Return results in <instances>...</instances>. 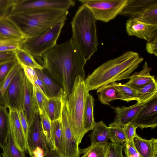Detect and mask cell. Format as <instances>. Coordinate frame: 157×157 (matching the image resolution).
<instances>
[{
    "label": "cell",
    "mask_w": 157,
    "mask_h": 157,
    "mask_svg": "<svg viewBox=\"0 0 157 157\" xmlns=\"http://www.w3.org/2000/svg\"><path fill=\"white\" fill-rule=\"evenodd\" d=\"M39 116L37 113H35L33 121L29 126L26 144L27 151L30 156L37 147H41L45 152L49 149L41 129Z\"/></svg>",
    "instance_id": "obj_13"
},
{
    "label": "cell",
    "mask_w": 157,
    "mask_h": 157,
    "mask_svg": "<svg viewBox=\"0 0 157 157\" xmlns=\"http://www.w3.org/2000/svg\"><path fill=\"white\" fill-rule=\"evenodd\" d=\"M143 60L138 53L132 51L109 60L95 69L84 80L86 88L89 91L96 90L117 81L129 79Z\"/></svg>",
    "instance_id": "obj_2"
},
{
    "label": "cell",
    "mask_w": 157,
    "mask_h": 157,
    "mask_svg": "<svg viewBox=\"0 0 157 157\" xmlns=\"http://www.w3.org/2000/svg\"><path fill=\"white\" fill-rule=\"evenodd\" d=\"M90 10L82 5L74 16L71 24V38L74 44L87 61L97 51L98 44L96 23Z\"/></svg>",
    "instance_id": "obj_3"
},
{
    "label": "cell",
    "mask_w": 157,
    "mask_h": 157,
    "mask_svg": "<svg viewBox=\"0 0 157 157\" xmlns=\"http://www.w3.org/2000/svg\"><path fill=\"white\" fill-rule=\"evenodd\" d=\"M33 86V101L35 113L39 115L44 111V102L48 98L34 83Z\"/></svg>",
    "instance_id": "obj_31"
},
{
    "label": "cell",
    "mask_w": 157,
    "mask_h": 157,
    "mask_svg": "<svg viewBox=\"0 0 157 157\" xmlns=\"http://www.w3.org/2000/svg\"><path fill=\"white\" fill-rule=\"evenodd\" d=\"M2 149L3 157H26L25 152L20 150L16 146L10 131L7 141Z\"/></svg>",
    "instance_id": "obj_30"
},
{
    "label": "cell",
    "mask_w": 157,
    "mask_h": 157,
    "mask_svg": "<svg viewBox=\"0 0 157 157\" xmlns=\"http://www.w3.org/2000/svg\"><path fill=\"white\" fill-rule=\"evenodd\" d=\"M137 103L144 104L157 96V82L156 80L137 89Z\"/></svg>",
    "instance_id": "obj_27"
},
{
    "label": "cell",
    "mask_w": 157,
    "mask_h": 157,
    "mask_svg": "<svg viewBox=\"0 0 157 157\" xmlns=\"http://www.w3.org/2000/svg\"><path fill=\"white\" fill-rule=\"evenodd\" d=\"M19 70L12 79L4 95L5 106L9 110H23L24 88L22 74Z\"/></svg>",
    "instance_id": "obj_10"
},
{
    "label": "cell",
    "mask_w": 157,
    "mask_h": 157,
    "mask_svg": "<svg viewBox=\"0 0 157 157\" xmlns=\"http://www.w3.org/2000/svg\"><path fill=\"white\" fill-rule=\"evenodd\" d=\"M34 83L47 96L44 84L41 79L38 77Z\"/></svg>",
    "instance_id": "obj_50"
},
{
    "label": "cell",
    "mask_w": 157,
    "mask_h": 157,
    "mask_svg": "<svg viewBox=\"0 0 157 157\" xmlns=\"http://www.w3.org/2000/svg\"><path fill=\"white\" fill-rule=\"evenodd\" d=\"M22 74L24 88V111L29 126L33 121L35 113L33 101V86L26 77L23 69Z\"/></svg>",
    "instance_id": "obj_19"
},
{
    "label": "cell",
    "mask_w": 157,
    "mask_h": 157,
    "mask_svg": "<svg viewBox=\"0 0 157 157\" xmlns=\"http://www.w3.org/2000/svg\"><path fill=\"white\" fill-rule=\"evenodd\" d=\"M0 157H1V156L0 154Z\"/></svg>",
    "instance_id": "obj_52"
},
{
    "label": "cell",
    "mask_w": 157,
    "mask_h": 157,
    "mask_svg": "<svg viewBox=\"0 0 157 157\" xmlns=\"http://www.w3.org/2000/svg\"><path fill=\"white\" fill-rule=\"evenodd\" d=\"M155 5H157V0H127L119 14L130 18H136Z\"/></svg>",
    "instance_id": "obj_16"
},
{
    "label": "cell",
    "mask_w": 157,
    "mask_h": 157,
    "mask_svg": "<svg viewBox=\"0 0 157 157\" xmlns=\"http://www.w3.org/2000/svg\"><path fill=\"white\" fill-rule=\"evenodd\" d=\"M92 131L89 136L91 144L108 143L109 128L102 121L96 122Z\"/></svg>",
    "instance_id": "obj_24"
},
{
    "label": "cell",
    "mask_w": 157,
    "mask_h": 157,
    "mask_svg": "<svg viewBox=\"0 0 157 157\" xmlns=\"http://www.w3.org/2000/svg\"><path fill=\"white\" fill-rule=\"evenodd\" d=\"M0 37L19 40L27 39L9 16L0 18Z\"/></svg>",
    "instance_id": "obj_18"
},
{
    "label": "cell",
    "mask_w": 157,
    "mask_h": 157,
    "mask_svg": "<svg viewBox=\"0 0 157 157\" xmlns=\"http://www.w3.org/2000/svg\"><path fill=\"white\" fill-rule=\"evenodd\" d=\"M132 123L141 129L157 126V96L146 103Z\"/></svg>",
    "instance_id": "obj_11"
},
{
    "label": "cell",
    "mask_w": 157,
    "mask_h": 157,
    "mask_svg": "<svg viewBox=\"0 0 157 157\" xmlns=\"http://www.w3.org/2000/svg\"><path fill=\"white\" fill-rule=\"evenodd\" d=\"M126 29L129 36H135L147 41L157 36V25L138 18H130L126 21Z\"/></svg>",
    "instance_id": "obj_12"
},
{
    "label": "cell",
    "mask_w": 157,
    "mask_h": 157,
    "mask_svg": "<svg viewBox=\"0 0 157 157\" xmlns=\"http://www.w3.org/2000/svg\"><path fill=\"white\" fill-rule=\"evenodd\" d=\"M38 76L41 79L48 98L56 96L62 88L47 72L45 70L35 69Z\"/></svg>",
    "instance_id": "obj_23"
},
{
    "label": "cell",
    "mask_w": 157,
    "mask_h": 157,
    "mask_svg": "<svg viewBox=\"0 0 157 157\" xmlns=\"http://www.w3.org/2000/svg\"><path fill=\"white\" fill-rule=\"evenodd\" d=\"M109 148V143L93 144L82 149L83 155L81 157H106Z\"/></svg>",
    "instance_id": "obj_29"
},
{
    "label": "cell",
    "mask_w": 157,
    "mask_h": 157,
    "mask_svg": "<svg viewBox=\"0 0 157 157\" xmlns=\"http://www.w3.org/2000/svg\"><path fill=\"white\" fill-rule=\"evenodd\" d=\"M114 87L119 91L123 97V101L129 102L137 100V90L125 84L114 82L112 83Z\"/></svg>",
    "instance_id": "obj_33"
},
{
    "label": "cell",
    "mask_w": 157,
    "mask_h": 157,
    "mask_svg": "<svg viewBox=\"0 0 157 157\" xmlns=\"http://www.w3.org/2000/svg\"><path fill=\"white\" fill-rule=\"evenodd\" d=\"M146 49L148 53L157 56V36L147 41Z\"/></svg>",
    "instance_id": "obj_46"
},
{
    "label": "cell",
    "mask_w": 157,
    "mask_h": 157,
    "mask_svg": "<svg viewBox=\"0 0 157 157\" xmlns=\"http://www.w3.org/2000/svg\"><path fill=\"white\" fill-rule=\"evenodd\" d=\"M7 108L0 105V147L2 148L6 143L10 131L9 112Z\"/></svg>",
    "instance_id": "obj_25"
},
{
    "label": "cell",
    "mask_w": 157,
    "mask_h": 157,
    "mask_svg": "<svg viewBox=\"0 0 157 157\" xmlns=\"http://www.w3.org/2000/svg\"><path fill=\"white\" fill-rule=\"evenodd\" d=\"M89 91L84 79L77 76L71 93L65 102L70 125L79 145L87 132L84 128L83 116L86 100Z\"/></svg>",
    "instance_id": "obj_5"
},
{
    "label": "cell",
    "mask_w": 157,
    "mask_h": 157,
    "mask_svg": "<svg viewBox=\"0 0 157 157\" xmlns=\"http://www.w3.org/2000/svg\"><path fill=\"white\" fill-rule=\"evenodd\" d=\"M42 66L63 90L67 98L71 93L76 77L84 79L86 61L71 38L56 44L41 56Z\"/></svg>",
    "instance_id": "obj_1"
},
{
    "label": "cell",
    "mask_w": 157,
    "mask_h": 157,
    "mask_svg": "<svg viewBox=\"0 0 157 157\" xmlns=\"http://www.w3.org/2000/svg\"><path fill=\"white\" fill-rule=\"evenodd\" d=\"M68 12L66 10L48 9L9 16L28 39L40 35L59 22L66 21Z\"/></svg>",
    "instance_id": "obj_4"
},
{
    "label": "cell",
    "mask_w": 157,
    "mask_h": 157,
    "mask_svg": "<svg viewBox=\"0 0 157 157\" xmlns=\"http://www.w3.org/2000/svg\"><path fill=\"white\" fill-rule=\"evenodd\" d=\"M22 68L25 75L28 79L33 84L38 78L35 69L32 67L23 64H19Z\"/></svg>",
    "instance_id": "obj_43"
},
{
    "label": "cell",
    "mask_w": 157,
    "mask_h": 157,
    "mask_svg": "<svg viewBox=\"0 0 157 157\" xmlns=\"http://www.w3.org/2000/svg\"><path fill=\"white\" fill-rule=\"evenodd\" d=\"M65 20L57 23L48 30L36 36L26 39L21 48L35 57H41L56 45Z\"/></svg>",
    "instance_id": "obj_6"
},
{
    "label": "cell",
    "mask_w": 157,
    "mask_h": 157,
    "mask_svg": "<svg viewBox=\"0 0 157 157\" xmlns=\"http://www.w3.org/2000/svg\"><path fill=\"white\" fill-rule=\"evenodd\" d=\"M91 11L96 20L108 22L119 14L127 0H80Z\"/></svg>",
    "instance_id": "obj_8"
},
{
    "label": "cell",
    "mask_w": 157,
    "mask_h": 157,
    "mask_svg": "<svg viewBox=\"0 0 157 157\" xmlns=\"http://www.w3.org/2000/svg\"><path fill=\"white\" fill-rule=\"evenodd\" d=\"M20 67L21 66L18 63L17 64L11 71L4 82L0 86V105H5L4 99L5 94L12 79Z\"/></svg>",
    "instance_id": "obj_38"
},
{
    "label": "cell",
    "mask_w": 157,
    "mask_h": 157,
    "mask_svg": "<svg viewBox=\"0 0 157 157\" xmlns=\"http://www.w3.org/2000/svg\"><path fill=\"white\" fill-rule=\"evenodd\" d=\"M122 144L109 143V148L106 157H124L123 154Z\"/></svg>",
    "instance_id": "obj_40"
},
{
    "label": "cell",
    "mask_w": 157,
    "mask_h": 157,
    "mask_svg": "<svg viewBox=\"0 0 157 157\" xmlns=\"http://www.w3.org/2000/svg\"><path fill=\"white\" fill-rule=\"evenodd\" d=\"M18 111L19 119L24 134L26 142V139L29 126L23 110H20Z\"/></svg>",
    "instance_id": "obj_45"
},
{
    "label": "cell",
    "mask_w": 157,
    "mask_h": 157,
    "mask_svg": "<svg viewBox=\"0 0 157 157\" xmlns=\"http://www.w3.org/2000/svg\"><path fill=\"white\" fill-rule=\"evenodd\" d=\"M152 157H157V154H155Z\"/></svg>",
    "instance_id": "obj_51"
},
{
    "label": "cell",
    "mask_w": 157,
    "mask_h": 157,
    "mask_svg": "<svg viewBox=\"0 0 157 157\" xmlns=\"http://www.w3.org/2000/svg\"><path fill=\"white\" fill-rule=\"evenodd\" d=\"M62 133L61 118L51 122V143L52 150H56Z\"/></svg>",
    "instance_id": "obj_34"
},
{
    "label": "cell",
    "mask_w": 157,
    "mask_h": 157,
    "mask_svg": "<svg viewBox=\"0 0 157 157\" xmlns=\"http://www.w3.org/2000/svg\"><path fill=\"white\" fill-rule=\"evenodd\" d=\"M25 40H10L0 37V52L15 51L21 47L23 43Z\"/></svg>",
    "instance_id": "obj_36"
},
{
    "label": "cell",
    "mask_w": 157,
    "mask_h": 157,
    "mask_svg": "<svg viewBox=\"0 0 157 157\" xmlns=\"http://www.w3.org/2000/svg\"><path fill=\"white\" fill-rule=\"evenodd\" d=\"M94 103L93 97L89 94L86 100L83 116L84 128L87 132L93 130L96 123L94 117Z\"/></svg>",
    "instance_id": "obj_26"
},
{
    "label": "cell",
    "mask_w": 157,
    "mask_h": 157,
    "mask_svg": "<svg viewBox=\"0 0 157 157\" xmlns=\"http://www.w3.org/2000/svg\"><path fill=\"white\" fill-rule=\"evenodd\" d=\"M123 126L113 122L109 124V139L112 142L117 144H122L126 141Z\"/></svg>",
    "instance_id": "obj_32"
},
{
    "label": "cell",
    "mask_w": 157,
    "mask_h": 157,
    "mask_svg": "<svg viewBox=\"0 0 157 157\" xmlns=\"http://www.w3.org/2000/svg\"><path fill=\"white\" fill-rule=\"evenodd\" d=\"M10 131L16 146L25 152L27 151L26 139L19 119L18 111L9 110Z\"/></svg>",
    "instance_id": "obj_15"
},
{
    "label": "cell",
    "mask_w": 157,
    "mask_h": 157,
    "mask_svg": "<svg viewBox=\"0 0 157 157\" xmlns=\"http://www.w3.org/2000/svg\"><path fill=\"white\" fill-rule=\"evenodd\" d=\"M99 100L104 105H110V103L117 100L123 101V97L112 83L102 86L97 89Z\"/></svg>",
    "instance_id": "obj_22"
},
{
    "label": "cell",
    "mask_w": 157,
    "mask_h": 157,
    "mask_svg": "<svg viewBox=\"0 0 157 157\" xmlns=\"http://www.w3.org/2000/svg\"><path fill=\"white\" fill-rule=\"evenodd\" d=\"M67 98L61 88L56 96L48 98L45 101L44 110L51 122L61 118L63 106Z\"/></svg>",
    "instance_id": "obj_14"
},
{
    "label": "cell",
    "mask_w": 157,
    "mask_h": 157,
    "mask_svg": "<svg viewBox=\"0 0 157 157\" xmlns=\"http://www.w3.org/2000/svg\"><path fill=\"white\" fill-rule=\"evenodd\" d=\"M18 63L15 59L0 64V86L4 82L11 71Z\"/></svg>",
    "instance_id": "obj_37"
},
{
    "label": "cell",
    "mask_w": 157,
    "mask_h": 157,
    "mask_svg": "<svg viewBox=\"0 0 157 157\" xmlns=\"http://www.w3.org/2000/svg\"><path fill=\"white\" fill-rule=\"evenodd\" d=\"M65 102L63 106L61 117L62 133L56 151L60 157H79L82 154V149L79 147L70 127Z\"/></svg>",
    "instance_id": "obj_9"
},
{
    "label": "cell",
    "mask_w": 157,
    "mask_h": 157,
    "mask_svg": "<svg viewBox=\"0 0 157 157\" xmlns=\"http://www.w3.org/2000/svg\"><path fill=\"white\" fill-rule=\"evenodd\" d=\"M44 151L40 147H37L33 151L31 157H43Z\"/></svg>",
    "instance_id": "obj_48"
},
{
    "label": "cell",
    "mask_w": 157,
    "mask_h": 157,
    "mask_svg": "<svg viewBox=\"0 0 157 157\" xmlns=\"http://www.w3.org/2000/svg\"><path fill=\"white\" fill-rule=\"evenodd\" d=\"M40 127L45 138L47 145L51 150V122L50 121L45 111L39 115Z\"/></svg>",
    "instance_id": "obj_35"
},
{
    "label": "cell",
    "mask_w": 157,
    "mask_h": 157,
    "mask_svg": "<svg viewBox=\"0 0 157 157\" xmlns=\"http://www.w3.org/2000/svg\"><path fill=\"white\" fill-rule=\"evenodd\" d=\"M122 145L125 157H141L135 147L133 140L126 141Z\"/></svg>",
    "instance_id": "obj_42"
},
{
    "label": "cell",
    "mask_w": 157,
    "mask_h": 157,
    "mask_svg": "<svg viewBox=\"0 0 157 157\" xmlns=\"http://www.w3.org/2000/svg\"><path fill=\"white\" fill-rule=\"evenodd\" d=\"M135 147L141 157H152L157 154V139L147 140L137 134L133 139Z\"/></svg>",
    "instance_id": "obj_21"
},
{
    "label": "cell",
    "mask_w": 157,
    "mask_h": 157,
    "mask_svg": "<svg viewBox=\"0 0 157 157\" xmlns=\"http://www.w3.org/2000/svg\"><path fill=\"white\" fill-rule=\"evenodd\" d=\"M73 0H16L9 15L29 13L48 9L68 10L75 5Z\"/></svg>",
    "instance_id": "obj_7"
},
{
    "label": "cell",
    "mask_w": 157,
    "mask_h": 157,
    "mask_svg": "<svg viewBox=\"0 0 157 157\" xmlns=\"http://www.w3.org/2000/svg\"><path fill=\"white\" fill-rule=\"evenodd\" d=\"M15 59L14 51L0 52V64Z\"/></svg>",
    "instance_id": "obj_47"
},
{
    "label": "cell",
    "mask_w": 157,
    "mask_h": 157,
    "mask_svg": "<svg viewBox=\"0 0 157 157\" xmlns=\"http://www.w3.org/2000/svg\"><path fill=\"white\" fill-rule=\"evenodd\" d=\"M137 128L132 123H128L124 126L123 129L126 139V141L133 140L136 133Z\"/></svg>",
    "instance_id": "obj_44"
},
{
    "label": "cell",
    "mask_w": 157,
    "mask_h": 157,
    "mask_svg": "<svg viewBox=\"0 0 157 157\" xmlns=\"http://www.w3.org/2000/svg\"><path fill=\"white\" fill-rule=\"evenodd\" d=\"M43 157H60L57 154L56 150L49 149L45 152Z\"/></svg>",
    "instance_id": "obj_49"
},
{
    "label": "cell",
    "mask_w": 157,
    "mask_h": 157,
    "mask_svg": "<svg viewBox=\"0 0 157 157\" xmlns=\"http://www.w3.org/2000/svg\"><path fill=\"white\" fill-rule=\"evenodd\" d=\"M16 0H0V18L10 15Z\"/></svg>",
    "instance_id": "obj_41"
},
{
    "label": "cell",
    "mask_w": 157,
    "mask_h": 157,
    "mask_svg": "<svg viewBox=\"0 0 157 157\" xmlns=\"http://www.w3.org/2000/svg\"><path fill=\"white\" fill-rule=\"evenodd\" d=\"M151 68L146 62L144 63L142 69L140 71L136 72L131 75L130 80L125 84L136 90L155 81L156 79L154 76L150 74Z\"/></svg>",
    "instance_id": "obj_20"
},
{
    "label": "cell",
    "mask_w": 157,
    "mask_h": 157,
    "mask_svg": "<svg viewBox=\"0 0 157 157\" xmlns=\"http://www.w3.org/2000/svg\"><path fill=\"white\" fill-rule=\"evenodd\" d=\"M145 103L140 104L137 102L128 107H113L116 114L113 122L123 126L132 123Z\"/></svg>",
    "instance_id": "obj_17"
},
{
    "label": "cell",
    "mask_w": 157,
    "mask_h": 157,
    "mask_svg": "<svg viewBox=\"0 0 157 157\" xmlns=\"http://www.w3.org/2000/svg\"><path fill=\"white\" fill-rule=\"evenodd\" d=\"M14 52L16 59L19 64L29 66L35 69H44L36 62L33 56L21 47L18 48Z\"/></svg>",
    "instance_id": "obj_28"
},
{
    "label": "cell",
    "mask_w": 157,
    "mask_h": 157,
    "mask_svg": "<svg viewBox=\"0 0 157 157\" xmlns=\"http://www.w3.org/2000/svg\"><path fill=\"white\" fill-rule=\"evenodd\" d=\"M136 18L141 19L152 24L157 25V5L151 7Z\"/></svg>",
    "instance_id": "obj_39"
}]
</instances>
